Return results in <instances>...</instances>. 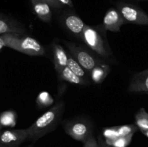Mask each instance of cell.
I'll return each mask as SVG.
<instances>
[{"instance_id":"6da1fadb","label":"cell","mask_w":148,"mask_h":147,"mask_svg":"<svg viewBox=\"0 0 148 147\" xmlns=\"http://www.w3.org/2000/svg\"><path fill=\"white\" fill-rule=\"evenodd\" d=\"M64 102H59L39 117L29 128H26L28 140L36 142L49 133L54 131L62 119Z\"/></svg>"},{"instance_id":"7a4b0ae2","label":"cell","mask_w":148,"mask_h":147,"mask_svg":"<svg viewBox=\"0 0 148 147\" xmlns=\"http://www.w3.org/2000/svg\"><path fill=\"white\" fill-rule=\"evenodd\" d=\"M4 46L10 48L17 51L30 56H42L46 50L34 37L30 36H20L18 35L6 34L1 36Z\"/></svg>"},{"instance_id":"3957f363","label":"cell","mask_w":148,"mask_h":147,"mask_svg":"<svg viewBox=\"0 0 148 147\" xmlns=\"http://www.w3.org/2000/svg\"><path fill=\"white\" fill-rule=\"evenodd\" d=\"M82 40L88 47L101 57L107 59L111 56V52L106 40L103 38L100 32L93 27L85 24L82 33Z\"/></svg>"},{"instance_id":"277c9868","label":"cell","mask_w":148,"mask_h":147,"mask_svg":"<svg viewBox=\"0 0 148 147\" xmlns=\"http://www.w3.org/2000/svg\"><path fill=\"white\" fill-rule=\"evenodd\" d=\"M65 45L69 50L71 56L89 74L95 66L105 63L101 58L82 46L68 41L65 42Z\"/></svg>"},{"instance_id":"5b68a950","label":"cell","mask_w":148,"mask_h":147,"mask_svg":"<svg viewBox=\"0 0 148 147\" xmlns=\"http://www.w3.org/2000/svg\"><path fill=\"white\" fill-rule=\"evenodd\" d=\"M65 132L76 141L84 144L92 136V125L89 120L83 118H75L66 121L64 123Z\"/></svg>"},{"instance_id":"8992f818","label":"cell","mask_w":148,"mask_h":147,"mask_svg":"<svg viewBox=\"0 0 148 147\" xmlns=\"http://www.w3.org/2000/svg\"><path fill=\"white\" fill-rule=\"evenodd\" d=\"M117 10L121 13L124 23L148 25V14L137 6L119 2L117 4Z\"/></svg>"},{"instance_id":"52a82bcc","label":"cell","mask_w":148,"mask_h":147,"mask_svg":"<svg viewBox=\"0 0 148 147\" xmlns=\"http://www.w3.org/2000/svg\"><path fill=\"white\" fill-rule=\"evenodd\" d=\"M27 139V129L6 130L0 133V145L6 147H18Z\"/></svg>"},{"instance_id":"ba28073f","label":"cell","mask_w":148,"mask_h":147,"mask_svg":"<svg viewBox=\"0 0 148 147\" xmlns=\"http://www.w3.org/2000/svg\"><path fill=\"white\" fill-rule=\"evenodd\" d=\"M61 22L68 32L82 40L85 24L80 17L73 13H66L61 17Z\"/></svg>"},{"instance_id":"9c48e42d","label":"cell","mask_w":148,"mask_h":147,"mask_svg":"<svg viewBox=\"0 0 148 147\" xmlns=\"http://www.w3.org/2000/svg\"><path fill=\"white\" fill-rule=\"evenodd\" d=\"M124 23V20L117 9L111 8L106 12L103 20V25L105 30L118 33Z\"/></svg>"},{"instance_id":"30bf717a","label":"cell","mask_w":148,"mask_h":147,"mask_svg":"<svg viewBox=\"0 0 148 147\" xmlns=\"http://www.w3.org/2000/svg\"><path fill=\"white\" fill-rule=\"evenodd\" d=\"M25 30L23 26L16 20L0 14V35L14 34L22 35Z\"/></svg>"},{"instance_id":"8fae6325","label":"cell","mask_w":148,"mask_h":147,"mask_svg":"<svg viewBox=\"0 0 148 147\" xmlns=\"http://www.w3.org/2000/svg\"><path fill=\"white\" fill-rule=\"evenodd\" d=\"M128 91L132 93L148 94V72L143 71L136 74L131 79Z\"/></svg>"},{"instance_id":"7c38bea8","label":"cell","mask_w":148,"mask_h":147,"mask_svg":"<svg viewBox=\"0 0 148 147\" xmlns=\"http://www.w3.org/2000/svg\"><path fill=\"white\" fill-rule=\"evenodd\" d=\"M36 15L44 22H50L52 19L51 5L44 0H30Z\"/></svg>"},{"instance_id":"4fadbf2b","label":"cell","mask_w":148,"mask_h":147,"mask_svg":"<svg viewBox=\"0 0 148 147\" xmlns=\"http://www.w3.org/2000/svg\"><path fill=\"white\" fill-rule=\"evenodd\" d=\"M53 65L58 74L67 66L69 55L66 53L64 49L60 45L56 43L53 46Z\"/></svg>"},{"instance_id":"5bb4252c","label":"cell","mask_w":148,"mask_h":147,"mask_svg":"<svg viewBox=\"0 0 148 147\" xmlns=\"http://www.w3.org/2000/svg\"><path fill=\"white\" fill-rule=\"evenodd\" d=\"M58 76L60 79L72 84L85 86V85H88L89 84V81L85 80V79H82V78L79 77V76L75 74L67 66L62 69L59 73H58Z\"/></svg>"},{"instance_id":"9a60e30c","label":"cell","mask_w":148,"mask_h":147,"mask_svg":"<svg viewBox=\"0 0 148 147\" xmlns=\"http://www.w3.org/2000/svg\"><path fill=\"white\" fill-rule=\"evenodd\" d=\"M110 72V67L106 63L95 66L90 72V77L95 84H101L103 82Z\"/></svg>"},{"instance_id":"2e32d148","label":"cell","mask_w":148,"mask_h":147,"mask_svg":"<svg viewBox=\"0 0 148 147\" xmlns=\"http://www.w3.org/2000/svg\"><path fill=\"white\" fill-rule=\"evenodd\" d=\"M67 67L79 77L88 81V78L90 76L89 73L70 54L68 57Z\"/></svg>"},{"instance_id":"e0dca14e","label":"cell","mask_w":148,"mask_h":147,"mask_svg":"<svg viewBox=\"0 0 148 147\" xmlns=\"http://www.w3.org/2000/svg\"><path fill=\"white\" fill-rule=\"evenodd\" d=\"M135 125L140 131L148 130V112L145 108H141L136 114Z\"/></svg>"},{"instance_id":"ac0fdd59","label":"cell","mask_w":148,"mask_h":147,"mask_svg":"<svg viewBox=\"0 0 148 147\" xmlns=\"http://www.w3.org/2000/svg\"><path fill=\"white\" fill-rule=\"evenodd\" d=\"M134 134L118 137L115 139H105V141L108 145L113 147H127L131 143Z\"/></svg>"},{"instance_id":"d6986e66","label":"cell","mask_w":148,"mask_h":147,"mask_svg":"<svg viewBox=\"0 0 148 147\" xmlns=\"http://www.w3.org/2000/svg\"><path fill=\"white\" fill-rule=\"evenodd\" d=\"M53 102L52 97L47 92H42L38 95L37 98V105L39 108H43L50 106Z\"/></svg>"},{"instance_id":"ffe728a7","label":"cell","mask_w":148,"mask_h":147,"mask_svg":"<svg viewBox=\"0 0 148 147\" xmlns=\"http://www.w3.org/2000/svg\"><path fill=\"white\" fill-rule=\"evenodd\" d=\"M138 128L135 124H130V125H123L116 126L117 133L119 137L125 136V135L134 134V133L137 131Z\"/></svg>"},{"instance_id":"44dd1931","label":"cell","mask_w":148,"mask_h":147,"mask_svg":"<svg viewBox=\"0 0 148 147\" xmlns=\"http://www.w3.org/2000/svg\"><path fill=\"white\" fill-rule=\"evenodd\" d=\"M0 122L4 126H13L15 124V115L12 112H4L1 115Z\"/></svg>"},{"instance_id":"7402d4cb","label":"cell","mask_w":148,"mask_h":147,"mask_svg":"<svg viewBox=\"0 0 148 147\" xmlns=\"http://www.w3.org/2000/svg\"><path fill=\"white\" fill-rule=\"evenodd\" d=\"M83 147H99V146H98V141L92 135L84 143Z\"/></svg>"},{"instance_id":"603a6c76","label":"cell","mask_w":148,"mask_h":147,"mask_svg":"<svg viewBox=\"0 0 148 147\" xmlns=\"http://www.w3.org/2000/svg\"><path fill=\"white\" fill-rule=\"evenodd\" d=\"M44 1H46V2L49 3V4L51 5V7H53V8L59 9L62 7V4H61L57 0H44Z\"/></svg>"},{"instance_id":"cb8c5ba5","label":"cell","mask_w":148,"mask_h":147,"mask_svg":"<svg viewBox=\"0 0 148 147\" xmlns=\"http://www.w3.org/2000/svg\"><path fill=\"white\" fill-rule=\"evenodd\" d=\"M97 141H98V144L99 147H113L111 146L108 145V144H106L105 140L103 139V138L101 135H98V140H97Z\"/></svg>"},{"instance_id":"d4e9b609","label":"cell","mask_w":148,"mask_h":147,"mask_svg":"<svg viewBox=\"0 0 148 147\" xmlns=\"http://www.w3.org/2000/svg\"><path fill=\"white\" fill-rule=\"evenodd\" d=\"M62 6H68L69 7H71V8H73V3H72V0H57Z\"/></svg>"},{"instance_id":"484cf974","label":"cell","mask_w":148,"mask_h":147,"mask_svg":"<svg viewBox=\"0 0 148 147\" xmlns=\"http://www.w3.org/2000/svg\"><path fill=\"white\" fill-rule=\"evenodd\" d=\"M142 133H143V134H144L145 135V136H147V138H148V130L147 131H141Z\"/></svg>"},{"instance_id":"4316f807","label":"cell","mask_w":148,"mask_h":147,"mask_svg":"<svg viewBox=\"0 0 148 147\" xmlns=\"http://www.w3.org/2000/svg\"><path fill=\"white\" fill-rule=\"evenodd\" d=\"M1 122H0V133H1Z\"/></svg>"},{"instance_id":"83f0119b","label":"cell","mask_w":148,"mask_h":147,"mask_svg":"<svg viewBox=\"0 0 148 147\" xmlns=\"http://www.w3.org/2000/svg\"><path fill=\"white\" fill-rule=\"evenodd\" d=\"M145 71H146V72H148V69H146V70H145Z\"/></svg>"},{"instance_id":"f1b7e54d","label":"cell","mask_w":148,"mask_h":147,"mask_svg":"<svg viewBox=\"0 0 148 147\" xmlns=\"http://www.w3.org/2000/svg\"><path fill=\"white\" fill-rule=\"evenodd\" d=\"M0 147H6V146H1V145H0Z\"/></svg>"},{"instance_id":"f546056e","label":"cell","mask_w":148,"mask_h":147,"mask_svg":"<svg viewBox=\"0 0 148 147\" xmlns=\"http://www.w3.org/2000/svg\"><path fill=\"white\" fill-rule=\"evenodd\" d=\"M27 147H33V146L30 145V146H27Z\"/></svg>"},{"instance_id":"4dcf8cb0","label":"cell","mask_w":148,"mask_h":147,"mask_svg":"<svg viewBox=\"0 0 148 147\" xmlns=\"http://www.w3.org/2000/svg\"><path fill=\"white\" fill-rule=\"evenodd\" d=\"M143 1H148V0H143Z\"/></svg>"}]
</instances>
